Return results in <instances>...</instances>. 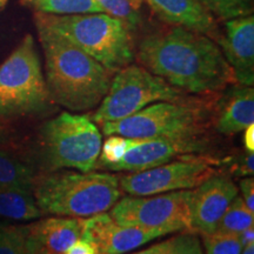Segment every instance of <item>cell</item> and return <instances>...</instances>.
<instances>
[{"label":"cell","instance_id":"1","mask_svg":"<svg viewBox=\"0 0 254 254\" xmlns=\"http://www.w3.org/2000/svg\"><path fill=\"white\" fill-rule=\"evenodd\" d=\"M135 57L142 67L185 93H215L237 84L218 44L183 27L146 36Z\"/></svg>","mask_w":254,"mask_h":254},{"label":"cell","instance_id":"2","mask_svg":"<svg viewBox=\"0 0 254 254\" xmlns=\"http://www.w3.org/2000/svg\"><path fill=\"white\" fill-rule=\"evenodd\" d=\"M45 57L46 85L51 99L69 112L99 106L114 73L68 40L36 23Z\"/></svg>","mask_w":254,"mask_h":254},{"label":"cell","instance_id":"3","mask_svg":"<svg viewBox=\"0 0 254 254\" xmlns=\"http://www.w3.org/2000/svg\"><path fill=\"white\" fill-rule=\"evenodd\" d=\"M32 194L44 214L90 218L112 208L122 189L117 174L58 170L36 176Z\"/></svg>","mask_w":254,"mask_h":254},{"label":"cell","instance_id":"4","mask_svg":"<svg viewBox=\"0 0 254 254\" xmlns=\"http://www.w3.org/2000/svg\"><path fill=\"white\" fill-rule=\"evenodd\" d=\"M41 24L116 73L134 59L132 31L120 19L107 13L55 15L36 12Z\"/></svg>","mask_w":254,"mask_h":254},{"label":"cell","instance_id":"5","mask_svg":"<svg viewBox=\"0 0 254 254\" xmlns=\"http://www.w3.org/2000/svg\"><path fill=\"white\" fill-rule=\"evenodd\" d=\"M86 114L64 111L47 120L39 132L40 164L46 172L72 168L80 172L97 170L103 136Z\"/></svg>","mask_w":254,"mask_h":254},{"label":"cell","instance_id":"6","mask_svg":"<svg viewBox=\"0 0 254 254\" xmlns=\"http://www.w3.org/2000/svg\"><path fill=\"white\" fill-rule=\"evenodd\" d=\"M33 37L27 34L0 66V117H39L55 110Z\"/></svg>","mask_w":254,"mask_h":254},{"label":"cell","instance_id":"7","mask_svg":"<svg viewBox=\"0 0 254 254\" xmlns=\"http://www.w3.org/2000/svg\"><path fill=\"white\" fill-rule=\"evenodd\" d=\"M185 92L172 86L141 65H127L113 74L109 91L90 118L103 125L132 116L158 101L187 100Z\"/></svg>","mask_w":254,"mask_h":254},{"label":"cell","instance_id":"8","mask_svg":"<svg viewBox=\"0 0 254 254\" xmlns=\"http://www.w3.org/2000/svg\"><path fill=\"white\" fill-rule=\"evenodd\" d=\"M105 135L126 138H174L201 135L205 113L193 100L158 101L132 116L101 125Z\"/></svg>","mask_w":254,"mask_h":254},{"label":"cell","instance_id":"9","mask_svg":"<svg viewBox=\"0 0 254 254\" xmlns=\"http://www.w3.org/2000/svg\"><path fill=\"white\" fill-rule=\"evenodd\" d=\"M192 190H183L153 195H129L111 208L113 220L125 226L160 231L167 236L190 232V202Z\"/></svg>","mask_w":254,"mask_h":254},{"label":"cell","instance_id":"10","mask_svg":"<svg viewBox=\"0 0 254 254\" xmlns=\"http://www.w3.org/2000/svg\"><path fill=\"white\" fill-rule=\"evenodd\" d=\"M218 160L206 155H183L150 170L124 174L119 186L129 195H153L193 190L215 174Z\"/></svg>","mask_w":254,"mask_h":254},{"label":"cell","instance_id":"11","mask_svg":"<svg viewBox=\"0 0 254 254\" xmlns=\"http://www.w3.org/2000/svg\"><path fill=\"white\" fill-rule=\"evenodd\" d=\"M208 141L201 135L174 138H132L131 146L119 163L106 171L139 172L170 163L189 154H201L208 148Z\"/></svg>","mask_w":254,"mask_h":254},{"label":"cell","instance_id":"12","mask_svg":"<svg viewBox=\"0 0 254 254\" xmlns=\"http://www.w3.org/2000/svg\"><path fill=\"white\" fill-rule=\"evenodd\" d=\"M237 195L236 184L227 177L217 174L193 189L190 202V232L201 237L214 233Z\"/></svg>","mask_w":254,"mask_h":254},{"label":"cell","instance_id":"13","mask_svg":"<svg viewBox=\"0 0 254 254\" xmlns=\"http://www.w3.org/2000/svg\"><path fill=\"white\" fill-rule=\"evenodd\" d=\"M82 234L90 237L99 254H125L166 234L160 231L125 226L113 220L109 213L81 218Z\"/></svg>","mask_w":254,"mask_h":254},{"label":"cell","instance_id":"14","mask_svg":"<svg viewBox=\"0 0 254 254\" xmlns=\"http://www.w3.org/2000/svg\"><path fill=\"white\" fill-rule=\"evenodd\" d=\"M217 44L233 71L237 84L254 85V17L253 14L225 21Z\"/></svg>","mask_w":254,"mask_h":254},{"label":"cell","instance_id":"15","mask_svg":"<svg viewBox=\"0 0 254 254\" xmlns=\"http://www.w3.org/2000/svg\"><path fill=\"white\" fill-rule=\"evenodd\" d=\"M154 14L170 26L205 34L217 43L220 37L218 21L196 0H144Z\"/></svg>","mask_w":254,"mask_h":254},{"label":"cell","instance_id":"16","mask_svg":"<svg viewBox=\"0 0 254 254\" xmlns=\"http://www.w3.org/2000/svg\"><path fill=\"white\" fill-rule=\"evenodd\" d=\"M254 124L253 86L233 84L218 114L215 128L220 134L233 135Z\"/></svg>","mask_w":254,"mask_h":254},{"label":"cell","instance_id":"17","mask_svg":"<svg viewBox=\"0 0 254 254\" xmlns=\"http://www.w3.org/2000/svg\"><path fill=\"white\" fill-rule=\"evenodd\" d=\"M30 233L45 247L50 254H63L81 237V218L52 217L28 226Z\"/></svg>","mask_w":254,"mask_h":254},{"label":"cell","instance_id":"18","mask_svg":"<svg viewBox=\"0 0 254 254\" xmlns=\"http://www.w3.org/2000/svg\"><path fill=\"white\" fill-rule=\"evenodd\" d=\"M44 215L31 192L15 190H0V218L27 221Z\"/></svg>","mask_w":254,"mask_h":254},{"label":"cell","instance_id":"19","mask_svg":"<svg viewBox=\"0 0 254 254\" xmlns=\"http://www.w3.org/2000/svg\"><path fill=\"white\" fill-rule=\"evenodd\" d=\"M36 176L32 168L7 152L0 151V190H15L31 192Z\"/></svg>","mask_w":254,"mask_h":254},{"label":"cell","instance_id":"20","mask_svg":"<svg viewBox=\"0 0 254 254\" xmlns=\"http://www.w3.org/2000/svg\"><path fill=\"white\" fill-rule=\"evenodd\" d=\"M34 12L55 15L104 13L94 0H21Z\"/></svg>","mask_w":254,"mask_h":254},{"label":"cell","instance_id":"21","mask_svg":"<svg viewBox=\"0 0 254 254\" xmlns=\"http://www.w3.org/2000/svg\"><path fill=\"white\" fill-rule=\"evenodd\" d=\"M251 226H254V212L247 207L241 196L237 195L222 215L215 232L239 236L241 232Z\"/></svg>","mask_w":254,"mask_h":254},{"label":"cell","instance_id":"22","mask_svg":"<svg viewBox=\"0 0 254 254\" xmlns=\"http://www.w3.org/2000/svg\"><path fill=\"white\" fill-rule=\"evenodd\" d=\"M215 19L226 21L252 14L253 0H196Z\"/></svg>","mask_w":254,"mask_h":254},{"label":"cell","instance_id":"23","mask_svg":"<svg viewBox=\"0 0 254 254\" xmlns=\"http://www.w3.org/2000/svg\"><path fill=\"white\" fill-rule=\"evenodd\" d=\"M104 13L120 19L131 31H135L141 24L140 7L133 0H94Z\"/></svg>","mask_w":254,"mask_h":254},{"label":"cell","instance_id":"24","mask_svg":"<svg viewBox=\"0 0 254 254\" xmlns=\"http://www.w3.org/2000/svg\"><path fill=\"white\" fill-rule=\"evenodd\" d=\"M107 136L109 138L101 145V151L97 163V168L101 170H107L112 165L119 163L132 142V138H126L123 135L112 134Z\"/></svg>","mask_w":254,"mask_h":254},{"label":"cell","instance_id":"25","mask_svg":"<svg viewBox=\"0 0 254 254\" xmlns=\"http://www.w3.org/2000/svg\"><path fill=\"white\" fill-rule=\"evenodd\" d=\"M206 254H241L243 244L238 234L214 233L202 236Z\"/></svg>","mask_w":254,"mask_h":254},{"label":"cell","instance_id":"26","mask_svg":"<svg viewBox=\"0 0 254 254\" xmlns=\"http://www.w3.org/2000/svg\"><path fill=\"white\" fill-rule=\"evenodd\" d=\"M28 226H5L0 230V254H21Z\"/></svg>","mask_w":254,"mask_h":254},{"label":"cell","instance_id":"27","mask_svg":"<svg viewBox=\"0 0 254 254\" xmlns=\"http://www.w3.org/2000/svg\"><path fill=\"white\" fill-rule=\"evenodd\" d=\"M164 254H202V249L196 234L186 232L170 239V246Z\"/></svg>","mask_w":254,"mask_h":254},{"label":"cell","instance_id":"28","mask_svg":"<svg viewBox=\"0 0 254 254\" xmlns=\"http://www.w3.org/2000/svg\"><path fill=\"white\" fill-rule=\"evenodd\" d=\"M63 254H99V250L90 237L81 233V237L75 240Z\"/></svg>","mask_w":254,"mask_h":254},{"label":"cell","instance_id":"29","mask_svg":"<svg viewBox=\"0 0 254 254\" xmlns=\"http://www.w3.org/2000/svg\"><path fill=\"white\" fill-rule=\"evenodd\" d=\"M239 189L243 193L244 202L251 211L254 212V179L252 177H245L239 182Z\"/></svg>","mask_w":254,"mask_h":254},{"label":"cell","instance_id":"30","mask_svg":"<svg viewBox=\"0 0 254 254\" xmlns=\"http://www.w3.org/2000/svg\"><path fill=\"white\" fill-rule=\"evenodd\" d=\"M236 173L240 177H252L254 174V154L246 151L236 164Z\"/></svg>","mask_w":254,"mask_h":254},{"label":"cell","instance_id":"31","mask_svg":"<svg viewBox=\"0 0 254 254\" xmlns=\"http://www.w3.org/2000/svg\"><path fill=\"white\" fill-rule=\"evenodd\" d=\"M21 254H50L47 252L45 247H44L36 239L32 234L30 233V228H28V234L26 237V240H25L23 253Z\"/></svg>","mask_w":254,"mask_h":254},{"label":"cell","instance_id":"32","mask_svg":"<svg viewBox=\"0 0 254 254\" xmlns=\"http://www.w3.org/2000/svg\"><path fill=\"white\" fill-rule=\"evenodd\" d=\"M168 246H170V239L163 241V243L155 244V245L148 247V249L139 251V252L133 254H164L165 251L168 249Z\"/></svg>","mask_w":254,"mask_h":254},{"label":"cell","instance_id":"33","mask_svg":"<svg viewBox=\"0 0 254 254\" xmlns=\"http://www.w3.org/2000/svg\"><path fill=\"white\" fill-rule=\"evenodd\" d=\"M244 142L249 152H254V124L244 129Z\"/></svg>","mask_w":254,"mask_h":254},{"label":"cell","instance_id":"34","mask_svg":"<svg viewBox=\"0 0 254 254\" xmlns=\"http://www.w3.org/2000/svg\"><path fill=\"white\" fill-rule=\"evenodd\" d=\"M239 238L244 247L254 244V226H251L249 228H246V230H244L239 234Z\"/></svg>","mask_w":254,"mask_h":254},{"label":"cell","instance_id":"35","mask_svg":"<svg viewBox=\"0 0 254 254\" xmlns=\"http://www.w3.org/2000/svg\"><path fill=\"white\" fill-rule=\"evenodd\" d=\"M241 254H254V244L244 247V250H243V252H241Z\"/></svg>","mask_w":254,"mask_h":254},{"label":"cell","instance_id":"36","mask_svg":"<svg viewBox=\"0 0 254 254\" xmlns=\"http://www.w3.org/2000/svg\"><path fill=\"white\" fill-rule=\"evenodd\" d=\"M142 1H144V0H133V2H134L136 6H139V7H140V6H141Z\"/></svg>","mask_w":254,"mask_h":254},{"label":"cell","instance_id":"37","mask_svg":"<svg viewBox=\"0 0 254 254\" xmlns=\"http://www.w3.org/2000/svg\"><path fill=\"white\" fill-rule=\"evenodd\" d=\"M6 2H7V0H0V8L4 7V6L6 5Z\"/></svg>","mask_w":254,"mask_h":254},{"label":"cell","instance_id":"38","mask_svg":"<svg viewBox=\"0 0 254 254\" xmlns=\"http://www.w3.org/2000/svg\"><path fill=\"white\" fill-rule=\"evenodd\" d=\"M6 226L5 224H2V222H0V230H1V228H4Z\"/></svg>","mask_w":254,"mask_h":254}]
</instances>
